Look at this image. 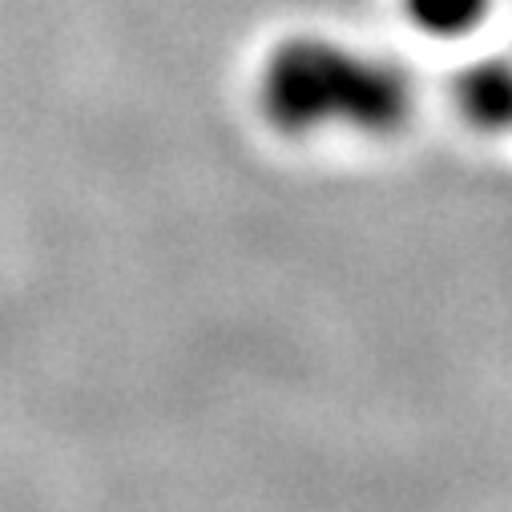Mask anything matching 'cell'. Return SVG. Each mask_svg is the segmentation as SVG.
Here are the masks:
<instances>
[{"instance_id": "1", "label": "cell", "mask_w": 512, "mask_h": 512, "mask_svg": "<svg viewBox=\"0 0 512 512\" xmlns=\"http://www.w3.org/2000/svg\"><path fill=\"white\" fill-rule=\"evenodd\" d=\"M267 109L287 130L347 121L355 130H392L408 113V81L396 65L303 41L271 57L263 77Z\"/></svg>"}, {"instance_id": "2", "label": "cell", "mask_w": 512, "mask_h": 512, "mask_svg": "<svg viewBox=\"0 0 512 512\" xmlns=\"http://www.w3.org/2000/svg\"><path fill=\"white\" fill-rule=\"evenodd\" d=\"M460 113L476 130H512V57H488L456 81Z\"/></svg>"}, {"instance_id": "3", "label": "cell", "mask_w": 512, "mask_h": 512, "mask_svg": "<svg viewBox=\"0 0 512 512\" xmlns=\"http://www.w3.org/2000/svg\"><path fill=\"white\" fill-rule=\"evenodd\" d=\"M404 13L432 37H464L484 21L488 0H404Z\"/></svg>"}]
</instances>
